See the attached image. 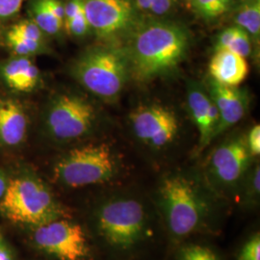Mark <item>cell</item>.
<instances>
[{
  "mask_svg": "<svg viewBox=\"0 0 260 260\" xmlns=\"http://www.w3.org/2000/svg\"><path fill=\"white\" fill-rule=\"evenodd\" d=\"M93 233L109 255L133 258L154 236L153 216L148 205L129 195L110 196L94 206Z\"/></svg>",
  "mask_w": 260,
  "mask_h": 260,
  "instance_id": "1",
  "label": "cell"
},
{
  "mask_svg": "<svg viewBox=\"0 0 260 260\" xmlns=\"http://www.w3.org/2000/svg\"><path fill=\"white\" fill-rule=\"evenodd\" d=\"M156 209L173 244L180 246L196 234L211 233L219 205L186 176L164 177L158 186Z\"/></svg>",
  "mask_w": 260,
  "mask_h": 260,
  "instance_id": "2",
  "label": "cell"
},
{
  "mask_svg": "<svg viewBox=\"0 0 260 260\" xmlns=\"http://www.w3.org/2000/svg\"><path fill=\"white\" fill-rule=\"evenodd\" d=\"M185 28L171 21H150L134 31L125 53L129 74L140 83L169 74L184 60L189 49Z\"/></svg>",
  "mask_w": 260,
  "mask_h": 260,
  "instance_id": "3",
  "label": "cell"
},
{
  "mask_svg": "<svg viewBox=\"0 0 260 260\" xmlns=\"http://www.w3.org/2000/svg\"><path fill=\"white\" fill-rule=\"evenodd\" d=\"M0 213L11 223L34 229L60 218H70L69 210L47 183L34 174L11 179L0 201Z\"/></svg>",
  "mask_w": 260,
  "mask_h": 260,
  "instance_id": "4",
  "label": "cell"
},
{
  "mask_svg": "<svg viewBox=\"0 0 260 260\" xmlns=\"http://www.w3.org/2000/svg\"><path fill=\"white\" fill-rule=\"evenodd\" d=\"M72 74L86 90L111 101L119 96L130 75L127 56L118 47H93L76 59Z\"/></svg>",
  "mask_w": 260,
  "mask_h": 260,
  "instance_id": "5",
  "label": "cell"
},
{
  "mask_svg": "<svg viewBox=\"0 0 260 260\" xmlns=\"http://www.w3.org/2000/svg\"><path fill=\"white\" fill-rule=\"evenodd\" d=\"M119 160L108 144H90L71 149L53 167V178L68 188H82L111 181L119 173Z\"/></svg>",
  "mask_w": 260,
  "mask_h": 260,
  "instance_id": "6",
  "label": "cell"
},
{
  "mask_svg": "<svg viewBox=\"0 0 260 260\" xmlns=\"http://www.w3.org/2000/svg\"><path fill=\"white\" fill-rule=\"evenodd\" d=\"M35 249L56 260H93L89 238L80 223L60 218L31 229Z\"/></svg>",
  "mask_w": 260,
  "mask_h": 260,
  "instance_id": "7",
  "label": "cell"
},
{
  "mask_svg": "<svg viewBox=\"0 0 260 260\" xmlns=\"http://www.w3.org/2000/svg\"><path fill=\"white\" fill-rule=\"evenodd\" d=\"M95 118L92 103L79 95L63 93L50 103L46 126L52 139L71 142L87 136L93 129Z\"/></svg>",
  "mask_w": 260,
  "mask_h": 260,
  "instance_id": "8",
  "label": "cell"
},
{
  "mask_svg": "<svg viewBox=\"0 0 260 260\" xmlns=\"http://www.w3.org/2000/svg\"><path fill=\"white\" fill-rule=\"evenodd\" d=\"M252 156L244 136L228 140L214 150L208 162V175L215 191L237 192L251 166Z\"/></svg>",
  "mask_w": 260,
  "mask_h": 260,
  "instance_id": "9",
  "label": "cell"
},
{
  "mask_svg": "<svg viewBox=\"0 0 260 260\" xmlns=\"http://www.w3.org/2000/svg\"><path fill=\"white\" fill-rule=\"evenodd\" d=\"M130 121L135 136L155 150L167 148L177 138V117L164 106H140L131 113Z\"/></svg>",
  "mask_w": 260,
  "mask_h": 260,
  "instance_id": "10",
  "label": "cell"
},
{
  "mask_svg": "<svg viewBox=\"0 0 260 260\" xmlns=\"http://www.w3.org/2000/svg\"><path fill=\"white\" fill-rule=\"evenodd\" d=\"M83 5L90 27L102 40H114L133 26L131 0H83Z\"/></svg>",
  "mask_w": 260,
  "mask_h": 260,
  "instance_id": "11",
  "label": "cell"
},
{
  "mask_svg": "<svg viewBox=\"0 0 260 260\" xmlns=\"http://www.w3.org/2000/svg\"><path fill=\"white\" fill-rule=\"evenodd\" d=\"M209 96L220 112V121L214 133L213 140L223 131L241 121L249 107V96L238 87H230L208 81Z\"/></svg>",
  "mask_w": 260,
  "mask_h": 260,
  "instance_id": "12",
  "label": "cell"
},
{
  "mask_svg": "<svg viewBox=\"0 0 260 260\" xmlns=\"http://www.w3.org/2000/svg\"><path fill=\"white\" fill-rule=\"evenodd\" d=\"M249 71L246 58L224 49L215 50L208 67L211 79L230 87H238L247 78Z\"/></svg>",
  "mask_w": 260,
  "mask_h": 260,
  "instance_id": "13",
  "label": "cell"
},
{
  "mask_svg": "<svg viewBox=\"0 0 260 260\" xmlns=\"http://www.w3.org/2000/svg\"><path fill=\"white\" fill-rule=\"evenodd\" d=\"M27 117L19 103L0 101V145L17 147L26 137Z\"/></svg>",
  "mask_w": 260,
  "mask_h": 260,
  "instance_id": "14",
  "label": "cell"
},
{
  "mask_svg": "<svg viewBox=\"0 0 260 260\" xmlns=\"http://www.w3.org/2000/svg\"><path fill=\"white\" fill-rule=\"evenodd\" d=\"M188 107L199 133L198 151L201 152L213 141V132L209 123L210 96L199 85L192 84L188 89Z\"/></svg>",
  "mask_w": 260,
  "mask_h": 260,
  "instance_id": "15",
  "label": "cell"
},
{
  "mask_svg": "<svg viewBox=\"0 0 260 260\" xmlns=\"http://www.w3.org/2000/svg\"><path fill=\"white\" fill-rule=\"evenodd\" d=\"M1 75L11 89L19 92H30L40 81V71L27 57L19 56L3 66Z\"/></svg>",
  "mask_w": 260,
  "mask_h": 260,
  "instance_id": "16",
  "label": "cell"
},
{
  "mask_svg": "<svg viewBox=\"0 0 260 260\" xmlns=\"http://www.w3.org/2000/svg\"><path fill=\"white\" fill-rule=\"evenodd\" d=\"M224 49L244 58L251 55L252 50L251 40L248 33L241 27L235 25L224 29L216 41L215 50Z\"/></svg>",
  "mask_w": 260,
  "mask_h": 260,
  "instance_id": "17",
  "label": "cell"
},
{
  "mask_svg": "<svg viewBox=\"0 0 260 260\" xmlns=\"http://www.w3.org/2000/svg\"><path fill=\"white\" fill-rule=\"evenodd\" d=\"M235 23L244 29L251 42H259L260 0H245L235 16Z\"/></svg>",
  "mask_w": 260,
  "mask_h": 260,
  "instance_id": "18",
  "label": "cell"
},
{
  "mask_svg": "<svg viewBox=\"0 0 260 260\" xmlns=\"http://www.w3.org/2000/svg\"><path fill=\"white\" fill-rule=\"evenodd\" d=\"M239 197L240 206L247 210L254 209L259 204L260 169L259 165L252 168L250 174L249 171L242 180Z\"/></svg>",
  "mask_w": 260,
  "mask_h": 260,
  "instance_id": "19",
  "label": "cell"
},
{
  "mask_svg": "<svg viewBox=\"0 0 260 260\" xmlns=\"http://www.w3.org/2000/svg\"><path fill=\"white\" fill-rule=\"evenodd\" d=\"M32 20L36 23L44 34L56 35L64 26L48 8L45 0H35L31 8Z\"/></svg>",
  "mask_w": 260,
  "mask_h": 260,
  "instance_id": "20",
  "label": "cell"
},
{
  "mask_svg": "<svg viewBox=\"0 0 260 260\" xmlns=\"http://www.w3.org/2000/svg\"><path fill=\"white\" fill-rule=\"evenodd\" d=\"M191 4L194 12L201 18L213 19L229 12L232 0H191Z\"/></svg>",
  "mask_w": 260,
  "mask_h": 260,
  "instance_id": "21",
  "label": "cell"
},
{
  "mask_svg": "<svg viewBox=\"0 0 260 260\" xmlns=\"http://www.w3.org/2000/svg\"><path fill=\"white\" fill-rule=\"evenodd\" d=\"M176 256L177 260H222L211 248L197 243L181 244Z\"/></svg>",
  "mask_w": 260,
  "mask_h": 260,
  "instance_id": "22",
  "label": "cell"
},
{
  "mask_svg": "<svg viewBox=\"0 0 260 260\" xmlns=\"http://www.w3.org/2000/svg\"><path fill=\"white\" fill-rule=\"evenodd\" d=\"M7 43L10 48L21 57H27L39 53L43 49V43L19 36L9 30L7 33Z\"/></svg>",
  "mask_w": 260,
  "mask_h": 260,
  "instance_id": "23",
  "label": "cell"
},
{
  "mask_svg": "<svg viewBox=\"0 0 260 260\" xmlns=\"http://www.w3.org/2000/svg\"><path fill=\"white\" fill-rule=\"evenodd\" d=\"M236 260H260V234L253 233L242 245Z\"/></svg>",
  "mask_w": 260,
  "mask_h": 260,
  "instance_id": "24",
  "label": "cell"
},
{
  "mask_svg": "<svg viewBox=\"0 0 260 260\" xmlns=\"http://www.w3.org/2000/svg\"><path fill=\"white\" fill-rule=\"evenodd\" d=\"M10 30L19 36L43 43L44 33L40 28L38 27L37 24L32 19L19 21V23L15 24Z\"/></svg>",
  "mask_w": 260,
  "mask_h": 260,
  "instance_id": "25",
  "label": "cell"
},
{
  "mask_svg": "<svg viewBox=\"0 0 260 260\" xmlns=\"http://www.w3.org/2000/svg\"><path fill=\"white\" fill-rule=\"evenodd\" d=\"M64 26L70 35L76 38L84 37L91 29L84 11L79 15L75 16V18L66 20Z\"/></svg>",
  "mask_w": 260,
  "mask_h": 260,
  "instance_id": "26",
  "label": "cell"
},
{
  "mask_svg": "<svg viewBox=\"0 0 260 260\" xmlns=\"http://www.w3.org/2000/svg\"><path fill=\"white\" fill-rule=\"evenodd\" d=\"M24 0H0V19H9L17 15Z\"/></svg>",
  "mask_w": 260,
  "mask_h": 260,
  "instance_id": "27",
  "label": "cell"
},
{
  "mask_svg": "<svg viewBox=\"0 0 260 260\" xmlns=\"http://www.w3.org/2000/svg\"><path fill=\"white\" fill-rule=\"evenodd\" d=\"M246 138L247 147L252 157H256L260 154V125L255 124L249 132Z\"/></svg>",
  "mask_w": 260,
  "mask_h": 260,
  "instance_id": "28",
  "label": "cell"
},
{
  "mask_svg": "<svg viewBox=\"0 0 260 260\" xmlns=\"http://www.w3.org/2000/svg\"><path fill=\"white\" fill-rule=\"evenodd\" d=\"M174 0H151L149 12L155 16H163L173 7Z\"/></svg>",
  "mask_w": 260,
  "mask_h": 260,
  "instance_id": "29",
  "label": "cell"
},
{
  "mask_svg": "<svg viewBox=\"0 0 260 260\" xmlns=\"http://www.w3.org/2000/svg\"><path fill=\"white\" fill-rule=\"evenodd\" d=\"M65 6L66 20L73 19L84 11L83 0H69Z\"/></svg>",
  "mask_w": 260,
  "mask_h": 260,
  "instance_id": "30",
  "label": "cell"
},
{
  "mask_svg": "<svg viewBox=\"0 0 260 260\" xmlns=\"http://www.w3.org/2000/svg\"><path fill=\"white\" fill-rule=\"evenodd\" d=\"M48 8L53 13L57 19L64 23L65 20V6L60 0H45Z\"/></svg>",
  "mask_w": 260,
  "mask_h": 260,
  "instance_id": "31",
  "label": "cell"
},
{
  "mask_svg": "<svg viewBox=\"0 0 260 260\" xmlns=\"http://www.w3.org/2000/svg\"><path fill=\"white\" fill-rule=\"evenodd\" d=\"M0 260H15L14 251L0 234Z\"/></svg>",
  "mask_w": 260,
  "mask_h": 260,
  "instance_id": "32",
  "label": "cell"
},
{
  "mask_svg": "<svg viewBox=\"0 0 260 260\" xmlns=\"http://www.w3.org/2000/svg\"><path fill=\"white\" fill-rule=\"evenodd\" d=\"M7 186H8V182H7L6 178H5V176H4L3 173L0 171V201H1V199L3 198L5 192H6Z\"/></svg>",
  "mask_w": 260,
  "mask_h": 260,
  "instance_id": "33",
  "label": "cell"
},
{
  "mask_svg": "<svg viewBox=\"0 0 260 260\" xmlns=\"http://www.w3.org/2000/svg\"><path fill=\"white\" fill-rule=\"evenodd\" d=\"M151 0H135L136 7L142 11H149Z\"/></svg>",
  "mask_w": 260,
  "mask_h": 260,
  "instance_id": "34",
  "label": "cell"
},
{
  "mask_svg": "<svg viewBox=\"0 0 260 260\" xmlns=\"http://www.w3.org/2000/svg\"><path fill=\"white\" fill-rule=\"evenodd\" d=\"M189 1H191V0H189Z\"/></svg>",
  "mask_w": 260,
  "mask_h": 260,
  "instance_id": "35",
  "label": "cell"
}]
</instances>
